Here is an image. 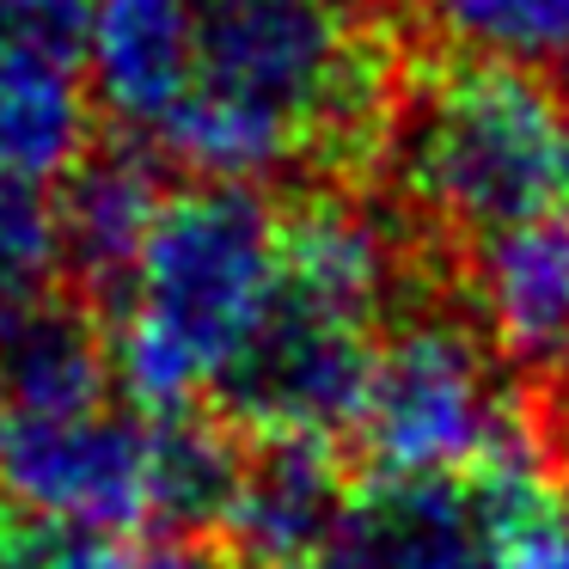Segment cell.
Returning <instances> with one entry per match:
<instances>
[{
    "mask_svg": "<svg viewBox=\"0 0 569 569\" xmlns=\"http://www.w3.org/2000/svg\"><path fill=\"white\" fill-rule=\"evenodd\" d=\"M392 123L386 62L343 0H202L197 74L153 148L197 184L258 190Z\"/></svg>",
    "mask_w": 569,
    "mask_h": 569,
    "instance_id": "6da1fadb",
    "label": "cell"
},
{
    "mask_svg": "<svg viewBox=\"0 0 569 569\" xmlns=\"http://www.w3.org/2000/svg\"><path fill=\"white\" fill-rule=\"evenodd\" d=\"M282 300V214L239 184L172 190L111 295L117 380L141 410H202Z\"/></svg>",
    "mask_w": 569,
    "mask_h": 569,
    "instance_id": "7a4b0ae2",
    "label": "cell"
},
{
    "mask_svg": "<svg viewBox=\"0 0 569 569\" xmlns=\"http://www.w3.org/2000/svg\"><path fill=\"white\" fill-rule=\"evenodd\" d=\"M386 166L410 214L471 246L569 214V92L459 56L392 104Z\"/></svg>",
    "mask_w": 569,
    "mask_h": 569,
    "instance_id": "3957f363",
    "label": "cell"
},
{
    "mask_svg": "<svg viewBox=\"0 0 569 569\" xmlns=\"http://www.w3.org/2000/svg\"><path fill=\"white\" fill-rule=\"evenodd\" d=\"M349 441L368 478H471L539 453L478 319L429 307L386 325Z\"/></svg>",
    "mask_w": 569,
    "mask_h": 569,
    "instance_id": "277c9868",
    "label": "cell"
},
{
    "mask_svg": "<svg viewBox=\"0 0 569 569\" xmlns=\"http://www.w3.org/2000/svg\"><path fill=\"white\" fill-rule=\"evenodd\" d=\"M0 508L68 539L166 532L160 410L117 392L56 410L0 405Z\"/></svg>",
    "mask_w": 569,
    "mask_h": 569,
    "instance_id": "5b68a950",
    "label": "cell"
},
{
    "mask_svg": "<svg viewBox=\"0 0 569 569\" xmlns=\"http://www.w3.org/2000/svg\"><path fill=\"white\" fill-rule=\"evenodd\" d=\"M545 490V453L471 478H373L349 496L319 569H508Z\"/></svg>",
    "mask_w": 569,
    "mask_h": 569,
    "instance_id": "8992f818",
    "label": "cell"
},
{
    "mask_svg": "<svg viewBox=\"0 0 569 569\" xmlns=\"http://www.w3.org/2000/svg\"><path fill=\"white\" fill-rule=\"evenodd\" d=\"M380 325H361L349 312H331L319 300L288 295L276 300V319L239 361L227 392L214 398L227 422L251 441H349L368 398Z\"/></svg>",
    "mask_w": 569,
    "mask_h": 569,
    "instance_id": "52a82bcc",
    "label": "cell"
},
{
    "mask_svg": "<svg viewBox=\"0 0 569 569\" xmlns=\"http://www.w3.org/2000/svg\"><path fill=\"white\" fill-rule=\"evenodd\" d=\"M92 0H0V184H68L92 141Z\"/></svg>",
    "mask_w": 569,
    "mask_h": 569,
    "instance_id": "ba28073f",
    "label": "cell"
},
{
    "mask_svg": "<svg viewBox=\"0 0 569 569\" xmlns=\"http://www.w3.org/2000/svg\"><path fill=\"white\" fill-rule=\"evenodd\" d=\"M349 471L325 441H251L214 539L246 569H319L349 508Z\"/></svg>",
    "mask_w": 569,
    "mask_h": 569,
    "instance_id": "9c48e42d",
    "label": "cell"
},
{
    "mask_svg": "<svg viewBox=\"0 0 569 569\" xmlns=\"http://www.w3.org/2000/svg\"><path fill=\"white\" fill-rule=\"evenodd\" d=\"M471 319L502 368L532 373L539 386L569 373V214L471 251Z\"/></svg>",
    "mask_w": 569,
    "mask_h": 569,
    "instance_id": "30bf717a",
    "label": "cell"
},
{
    "mask_svg": "<svg viewBox=\"0 0 569 569\" xmlns=\"http://www.w3.org/2000/svg\"><path fill=\"white\" fill-rule=\"evenodd\" d=\"M202 0H92L87 87L123 129L160 141L197 74Z\"/></svg>",
    "mask_w": 569,
    "mask_h": 569,
    "instance_id": "8fae6325",
    "label": "cell"
},
{
    "mask_svg": "<svg viewBox=\"0 0 569 569\" xmlns=\"http://www.w3.org/2000/svg\"><path fill=\"white\" fill-rule=\"evenodd\" d=\"M282 282L288 295L349 312L361 325H392V307L410 282L405 233L373 202L312 197L282 221Z\"/></svg>",
    "mask_w": 569,
    "mask_h": 569,
    "instance_id": "7c38bea8",
    "label": "cell"
},
{
    "mask_svg": "<svg viewBox=\"0 0 569 569\" xmlns=\"http://www.w3.org/2000/svg\"><path fill=\"white\" fill-rule=\"evenodd\" d=\"M166 209V190L136 153H87L68 172L62 197H56V221H62V270L92 282L104 300L129 276L136 251L148 246L153 221Z\"/></svg>",
    "mask_w": 569,
    "mask_h": 569,
    "instance_id": "4fadbf2b",
    "label": "cell"
},
{
    "mask_svg": "<svg viewBox=\"0 0 569 569\" xmlns=\"http://www.w3.org/2000/svg\"><path fill=\"white\" fill-rule=\"evenodd\" d=\"M435 38L466 62L557 74L569 68V0H422Z\"/></svg>",
    "mask_w": 569,
    "mask_h": 569,
    "instance_id": "5bb4252c",
    "label": "cell"
},
{
    "mask_svg": "<svg viewBox=\"0 0 569 569\" xmlns=\"http://www.w3.org/2000/svg\"><path fill=\"white\" fill-rule=\"evenodd\" d=\"M62 276V221L43 190L0 184V319L50 300Z\"/></svg>",
    "mask_w": 569,
    "mask_h": 569,
    "instance_id": "9a60e30c",
    "label": "cell"
},
{
    "mask_svg": "<svg viewBox=\"0 0 569 569\" xmlns=\"http://www.w3.org/2000/svg\"><path fill=\"white\" fill-rule=\"evenodd\" d=\"M50 569H246L214 532H136V539L50 545Z\"/></svg>",
    "mask_w": 569,
    "mask_h": 569,
    "instance_id": "2e32d148",
    "label": "cell"
},
{
    "mask_svg": "<svg viewBox=\"0 0 569 569\" xmlns=\"http://www.w3.org/2000/svg\"><path fill=\"white\" fill-rule=\"evenodd\" d=\"M508 569H569V471L551 478L545 502L532 508L527 532H520Z\"/></svg>",
    "mask_w": 569,
    "mask_h": 569,
    "instance_id": "e0dca14e",
    "label": "cell"
},
{
    "mask_svg": "<svg viewBox=\"0 0 569 569\" xmlns=\"http://www.w3.org/2000/svg\"><path fill=\"white\" fill-rule=\"evenodd\" d=\"M527 422H532V441H539L551 478H563L569 471V373L545 380L539 392L527 398Z\"/></svg>",
    "mask_w": 569,
    "mask_h": 569,
    "instance_id": "ac0fdd59",
    "label": "cell"
},
{
    "mask_svg": "<svg viewBox=\"0 0 569 569\" xmlns=\"http://www.w3.org/2000/svg\"><path fill=\"white\" fill-rule=\"evenodd\" d=\"M0 569H50V545L31 539L7 508H0Z\"/></svg>",
    "mask_w": 569,
    "mask_h": 569,
    "instance_id": "d6986e66",
    "label": "cell"
}]
</instances>
